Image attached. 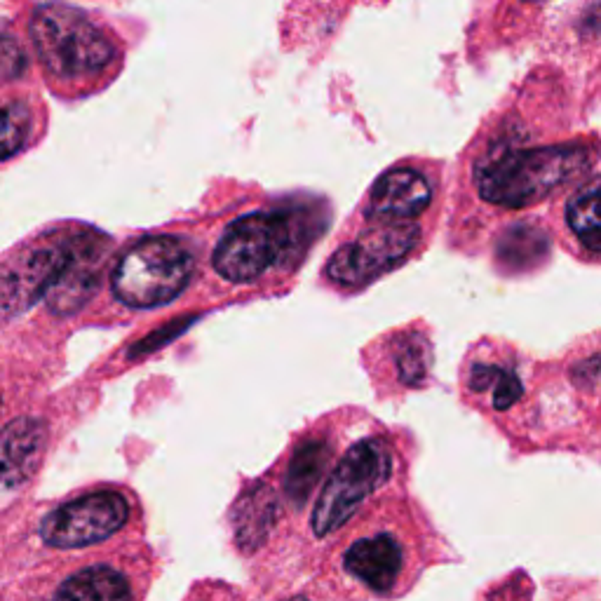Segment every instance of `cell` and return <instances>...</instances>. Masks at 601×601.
I'll return each mask as SVG.
<instances>
[{"label": "cell", "instance_id": "cell-1", "mask_svg": "<svg viewBox=\"0 0 601 601\" xmlns=\"http://www.w3.org/2000/svg\"><path fill=\"white\" fill-rule=\"evenodd\" d=\"M590 167L585 146H503L479 162L477 191L486 202L508 209H524L559 191Z\"/></svg>", "mask_w": 601, "mask_h": 601}, {"label": "cell", "instance_id": "cell-2", "mask_svg": "<svg viewBox=\"0 0 601 601\" xmlns=\"http://www.w3.org/2000/svg\"><path fill=\"white\" fill-rule=\"evenodd\" d=\"M31 40L45 69L62 80L97 76L116 59L113 40L85 12L64 3L33 12Z\"/></svg>", "mask_w": 601, "mask_h": 601}, {"label": "cell", "instance_id": "cell-3", "mask_svg": "<svg viewBox=\"0 0 601 601\" xmlns=\"http://www.w3.org/2000/svg\"><path fill=\"white\" fill-rule=\"evenodd\" d=\"M193 273V254L179 238L151 235L127 249L113 268V294L127 308L146 310L172 303Z\"/></svg>", "mask_w": 601, "mask_h": 601}, {"label": "cell", "instance_id": "cell-4", "mask_svg": "<svg viewBox=\"0 0 601 601\" xmlns=\"http://www.w3.org/2000/svg\"><path fill=\"white\" fill-rule=\"evenodd\" d=\"M294 247L285 214L254 212L235 219L214 249V270L233 285H252L278 268Z\"/></svg>", "mask_w": 601, "mask_h": 601}, {"label": "cell", "instance_id": "cell-5", "mask_svg": "<svg viewBox=\"0 0 601 601\" xmlns=\"http://www.w3.org/2000/svg\"><path fill=\"white\" fill-rule=\"evenodd\" d=\"M390 472L393 456L381 440H362L350 447L317 498L313 512L315 536L324 538L341 529L362 503L388 482Z\"/></svg>", "mask_w": 601, "mask_h": 601}, {"label": "cell", "instance_id": "cell-6", "mask_svg": "<svg viewBox=\"0 0 601 601\" xmlns=\"http://www.w3.org/2000/svg\"><path fill=\"white\" fill-rule=\"evenodd\" d=\"M421 231L414 221L371 219L357 238L336 249L327 275L341 287H362L404 263L414 252Z\"/></svg>", "mask_w": 601, "mask_h": 601}, {"label": "cell", "instance_id": "cell-7", "mask_svg": "<svg viewBox=\"0 0 601 601\" xmlns=\"http://www.w3.org/2000/svg\"><path fill=\"white\" fill-rule=\"evenodd\" d=\"M130 505L116 491H97L57 508L45 517L43 540L52 548H85L123 529Z\"/></svg>", "mask_w": 601, "mask_h": 601}, {"label": "cell", "instance_id": "cell-8", "mask_svg": "<svg viewBox=\"0 0 601 601\" xmlns=\"http://www.w3.org/2000/svg\"><path fill=\"white\" fill-rule=\"evenodd\" d=\"M69 242L54 247H36L17 254L0 268V313L17 315L50 292L64 268L69 266Z\"/></svg>", "mask_w": 601, "mask_h": 601}, {"label": "cell", "instance_id": "cell-9", "mask_svg": "<svg viewBox=\"0 0 601 601\" xmlns=\"http://www.w3.org/2000/svg\"><path fill=\"white\" fill-rule=\"evenodd\" d=\"M432 202V186L425 174L397 167L383 174L369 193L371 219L414 221Z\"/></svg>", "mask_w": 601, "mask_h": 601}, {"label": "cell", "instance_id": "cell-10", "mask_svg": "<svg viewBox=\"0 0 601 601\" xmlns=\"http://www.w3.org/2000/svg\"><path fill=\"white\" fill-rule=\"evenodd\" d=\"M47 428L40 418H17L0 430V494L15 491L36 472Z\"/></svg>", "mask_w": 601, "mask_h": 601}, {"label": "cell", "instance_id": "cell-11", "mask_svg": "<svg viewBox=\"0 0 601 601\" xmlns=\"http://www.w3.org/2000/svg\"><path fill=\"white\" fill-rule=\"evenodd\" d=\"M71 259L64 273L47 292V306L57 315H73L92 299L99 287V275L94 268V261L99 259V252L94 249L92 235H71L69 240Z\"/></svg>", "mask_w": 601, "mask_h": 601}, {"label": "cell", "instance_id": "cell-12", "mask_svg": "<svg viewBox=\"0 0 601 601\" xmlns=\"http://www.w3.org/2000/svg\"><path fill=\"white\" fill-rule=\"evenodd\" d=\"M343 564L350 576L362 580L369 590L388 592L400 578L404 552L390 533H378L374 538L357 540L343 557Z\"/></svg>", "mask_w": 601, "mask_h": 601}, {"label": "cell", "instance_id": "cell-13", "mask_svg": "<svg viewBox=\"0 0 601 601\" xmlns=\"http://www.w3.org/2000/svg\"><path fill=\"white\" fill-rule=\"evenodd\" d=\"M280 517V496L273 486H249L233 508L235 540L242 552H254L266 543Z\"/></svg>", "mask_w": 601, "mask_h": 601}, {"label": "cell", "instance_id": "cell-14", "mask_svg": "<svg viewBox=\"0 0 601 601\" xmlns=\"http://www.w3.org/2000/svg\"><path fill=\"white\" fill-rule=\"evenodd\" d=\"M54 601H132V587L111 566H90L66 580Z\"/></svg>", "mask_w": 601, "mask_h": 601}, {"label": "cell", "instance_id": "cell-15", "mask_svg": "<svg viewBox=\"0 0 601 601\" xmlns=\"http://www.w3.org/2000/svg\"><path fill=\"white\" fill-rule=\"evenodd\" d=\"M329 463V444L324 440H308L294 451L285 475V496L294 508H303L320 484Z\"/></svg>", "mask_w": 601, "mask_h": 601}, {"label": "cell", "instance_id": "cell-16", "mask_svg": "<svg viewBox=\"0 0 601 601\" xmlns=\"http://www.w3.org/2000/svg\"><path fill=\"white\" fill-rule=\"evenodd\" d=\"M599 181L590 179L566 205L569 228L578 235L590 254L601 252V226H599Z\"/></svg>", "mask_w": 601, "mask_h": 601}, {"label": "cell", "instance_id": "cell-17", "mask_svg": "<svg viewBox=\"0 0 601 601\" xmlns=\"http://www.w3.org/2000/svg\"><path fill=\"white\" fill-rule=\"evenodd\" d=\"M468 386L475 393H489L491 390V400H494L498 411L510 409L524 393L522 381L510 369L496 367V364H475L470 369Z\"/></svg>", "mask_w": 601, "mask_h": 601}, {"label": "cell", "instance_id": "cell-18", "mask_svg": "<svg viewBox=\"0 0 601 601\" xmlns=\"http://www.w3.org/2000/svg\"><path fill=\"white\" fill-rule=\"evenodd\" d=\"M395 367L404 386H423L430 371V346L423 336L409 334L395 343Z\"/></svg>", "mask_w": 601, "mask_h": 601}, {"label": "cell", "instance_id": "cell-19", "mask_svg": "<svg viewBox=\"0 0 601 601\" xmlns=\"http://www.w3.org/2000/svg\"><path fill=\"white\" fill-rule=\"evenodd\" d=\"M29 139V116L22 108H0V160L19 153Z\"/></svg>", "mask_w": 601, "mask_h": 601}, {"label": "cell", "instance_id": "cell-20", "mask_svg": "<svg viewBox=\"0 0 601 601\" xmlns=\"http://www.w3.org/2000/svg\"><path fill=\"white\" fill-rule=\"evenodd\" d=\"M29 66L24 47L15 38L0 36V83H12L22 78Z\"/></svg>", "mask_w": 601, "mask_h": 601}, {"label": "cell", "instance_id": "cell-21", "mask_svg": "<svg viewBox=\"0 0 601 601\" xmlns=\"http://www.w3.org/2000/svg\"><path fill=\"white\" fill-rule=\"evenodd\" d=\"M289 601H308V599H303V597H294V599H289Z\"/></svg>", "mask_w": 601, "mask_h": 601}]
</instances>
